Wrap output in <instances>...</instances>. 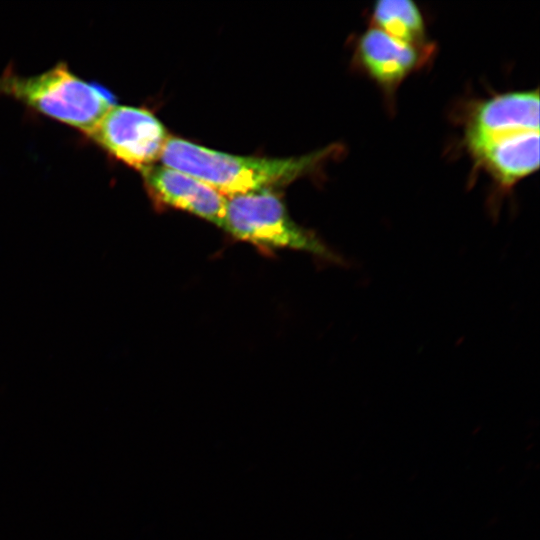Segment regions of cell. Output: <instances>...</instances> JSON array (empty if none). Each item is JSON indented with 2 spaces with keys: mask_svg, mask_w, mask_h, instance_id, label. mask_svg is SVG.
Instances as JSON below:
<instances>
[{
  "mask_svg": "<svg viewBox=\"0 0 540 540\" xmlns=\"http://www.w3.org/2000/svg\"><path fill=\"white\" fill-rule=\"evenodd\" d=\"M334 153L330 146L296 157L239 156L169 136L159 160L229 197L289 184L315 171Z\"/></svg>",
  "mask_w": 540,
  "mask_h": 540,
  "instance_id": "1",
  "label": "cell"
},
{
  "mask_svg": "<svg viewBox=\"0 0 540 540\" xmlns=\"http://www.w3.org/2000/svg\"><path fill=\"white\" fill-rule=\"evenodd\" d=\"M0 93L85 135L115 104L107 92L79 78L64 63L27 77L5 71L0 76Z\"/></svg>",
  "mask_w": 540,
  "mask_h": 540,
  "instance_id": "2",
  "label": "cell"
},
{
  "mask_svg": "<svg viewBox=\"0 0 540 540\" xmlns=\"http://www.w3.org/2000/svg\"><path fill=\"white\" fill-rule=\"evenodd\" d=\"M223 229L245 242L267 249H292L347 266L315 233L294 222L272 190L227 197Z\"/></svg>",
  "mask_w": 540,
  "mask_h": 540,
  "instance_id": "3",
  "label": "cell"
},
{
  "mask_svg": "<svg viewBox=\"0 0 540 540\" xmlns=\"http://www.w3.org/2000/svg\"><path fill=\"white\" fill-rule=\"evenodd\" d=\"M86 136L139 171L160 159L169 138L163 124L149 110L117 104L102 115Z\"/></svg>",
  "mask_w": 540,
  "mask_h": 540,
  "instance_id": "4",
  "label": "cell"
},
{
  "mask_svg": "<svg viewBox=\"0 0 540 540\" xmlns=\"http://www.w3.org/2000/svg\"><path fill=\"white\" fill-rule=\"evenodd\" d=\"M539 105L538 89L506 92L483 100L467 121V147L517 132L539 131Z\"/></svg>",
  "mask_w": 540,
  "mask_h": 540,
  "instance_id": "5",
  "label": "cell"
},
{
  "mask_svg": "<svg viewBox=\"0 0 540 540\" xmlns=\"http://www.w3.org/2000/svg\"><path fill=\"white\" fill-rule=\"evenodd\" d=\"M157 201L198 216L223 229L227 197L183 171L153 164L140 171Z\"/></svg>",
  "mask_w": 540,
  "mask_h": 540,
  "instance_id": "6",
  "label": "cell"
},
{
  "mask_svg": "<svg viewBox=\"0 0 540 540\" xmlns=\"http://www.w3.org/2000/svg\"><path fill=\"white\" fill-rule=\"evenodd\" d=\"M430 47L419 48L402 42L372 26L358 39V64L387 92L395 88L429 56Z\"/></svg>",
  "mask_w": 540,
  "mask_h": 540,
  "instance_id": "7",
  "label": "cell"
},
{
  "mask_svg": "<svg viewBox=\"0 0 540 540\" xmlns=\"http://www.w3.org/2000/svg\"><path fill=\"white\" fill-rule=\"evenodd\" d=\"M539 131L517 132L468 147L477 164L509 188L539 167Z\"/></svg>",
  "mask_w": 540,
  "mask_h": 540,
  "instance_id": "8",
  "label": "cell"
},
{
  "mask_svg": "<svg viewBox=\"0 0 540 540\" xmlns=\"http://www.w3.org/2000/svg\"><path fill=\"white\" fill-rule=\"evenodd\" d=\"M373 26L410 45L427 48L422 13L409 0H381L372 11Z\"/></svg>",
  "mask_w": 540,
  "mask_h": 540,
  "instance_id": "9",
  "label": "cell"
}]
</instances>
